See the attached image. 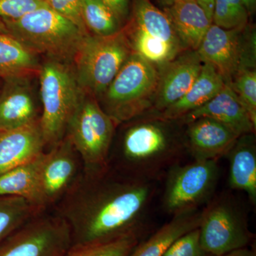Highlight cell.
Wrapping results in <instances>:
<instances>
[{"mask_svg": "<svg viewBox=\"0 0 256 256\" xmlns=\"http://www.w3.org/2000/svg\"><path fill=\"white\" fill-rule=\"evenodd\" d=\"M174 1L175 0H160V2L166 6H169L172 3L174 2Z\"/></svg>", "mask_w": 256, "mask_h": 256, "instance_id": "39", "label": "cell"}, {"mask_svg": "<svg viewBox=\"0 0 256 256\" xmlns=\"http://www.w3.org/2000/svg\"><path fill=\"white\" fill-rule=\"evenodd\" d=\"M2 22L10 35L34 53L67 64L74 62L82 40L87 36L47 5L18 20Z\"/></svg>", "mask_w": 256, "mask_h": 256, "instance_id": "3", "label": "cell"}, {"mask_svg": "<svg viewBox=\"0 0 256 256\" xmlns=\"http://www.w3.org/2000/svg\"><path fill=\"white\" fill-rule=\"evenodd\" d=\"M163 256H216L206 252L200 242V228L190 230L175 240Z\"/></svg>", "mask_w": 256, "mask_h": 256, "instance_id": "31", "label": "cell"}, {"mask_svg": "<svg viewBox=\"0 0 256 256\" xmlns=\"http://www.w3.org/2000/svg\"><path fill=\"white\" fill-rule=\"evenodd\" d=\"M229 162V186L245 192L256 204V141L255 133L240 136L226 156Z\"/></svg>", "mask_w": 256, "mask_h": 256, "instance_id": "19", "label": "cell"}, {"mask_svg": "<svg viewBox=\"0 0 256 256\" xmlns=\"http://www.w3.org/2000/svg\"><path fill=\"white\" fill-rule=\"evenodd\" d=\"M202 210H198L173 215L149 238L142 239L128 256H163L170 246L182 236L198 228Z\"/></svg>", "mask_w": 256, "mask_h": 256, "instance_id": "21", "label": "cell"}, {"mask_svg": "<svg viewBox=\"0 0 256 256\" xmlns=\"http://www.w3.org/2000/svg\"><path fill=\"white\" fill-rule=\"evenodd\" d=\"M38 74L43 106L40 128L45 144L53 146L66 136L84 92L70 64L48 60Z\"/></svg>", "mask_w": 256, "mask_h": 256, "instance_id": "4", "label": "cell"}, {"mask_svg": "<svg viewBox=\"0 0 256 256\" xmlns=\"http://www.w3.org/2000/svg\"><path fill=\"white\" fill-rule=\"evenodd\" d=\"M132 53L127 32L84 37L74 62V73L84 92L100 98Z\"/></svg>", "mask_w": 256, "mask_h": 256, "instance_id": "7", "label": "cell"}, {"mask_svg": "<svg viewBox=\"0 0 256 256\" xmlns=\"http://www.w3.org/2000/svg\"><path fill=\"white\" fill-rule=\"evenodd\" d=\"M43 210L21 197L0 196V242Z\"/></svg>", "mask_w": 256, "mask_h": 256, "instance_id": "26", "label": "cell"}, {"mask_svg": "<svg viewBox=\"0 0 256 256\" xmlns=\"http://www.w3.org/2000/svg\"><path fill=\"white\" fill-rule=\"evenodd\" d=\"M47 6L66 18L84 34H90L82 16V0H43Z\"/></svg>", "mask_w": 256, "mask_h": 256, "instance_id": "32", "label": "cell"}, {"mask_svg": "<svg viewBox=\"0 0 256 256\" xmlns=\"http://www.w3.org/2000/svg\"><path fill=\"white\" fill-rule=\"evenodd\" d=\"M248 16L242 0H215L212 24L225 30L244 28Z\"/></svg>", "mask_w": 256, "mask_h": 256, "instance_id": "29", "label": "cell"}, {"mask_svg": "<svg viewBox=\"0 0 256 256\" xmlns=\"http://www.w3.org/2000/svg\"><path fill=\"white\" fill-rule=\"evenodd\" d=\"M164 12L184 50H198L212 22L196 0H175Z\"/></svg>", "mask_w": 256, "mask_h": 256, "instance_id": "18", "label": "cell"}, {"mask_svg": "<svg viewBox=\"0 0 256 256\" xmlns=\"http://www.w3.org/2000/svg\"><path fill=\"white\" fill-rule=\"evenodd\" d=\"M0 33L8 34H10L8 28H6L4 24L2 22L1 20H0Z\"/></svg>", "mask_w": 256, "mask_h": 256, "instance_id": "38", "label": "cell"}, {"mask_svg": "<svg viewBox=\"0 0 256 256\" xmlns=\"http://www.w3.org/2000/svg\"><path fill=\"white\" fill-rule=\"evenodd\" d=\"M108 170L89 178V186L63 210L62 216L72 229L73 244L109 242L146 232L156 181L128 175L107 178Z\"/></svg>", "mask_w": 256, "mask_h": 256, "instance_id": "1", "label": "cell"}, {"mask_svg": "<svg viewBox=\"0 0 256 256\" xmlns=\"http://www.w3.org/2000/svg\"><path fill=\"white\" fill-rule=\"evenodd\" d=\"M200 118H208L228 126L239 136L255 133L252 124L238 96L226 84L220 92L196 110L186 114L180 121L186 124Z\"/></svg>", "mask_w": 256, "mask_h": 256, "instance_id": "17", "label": "cell"}, {"mask_svg": "<svg viewBox=\"0 0 256 256\" xmlns=\"http://www.w3.org/2000/svg\"><path fill=\"white\" fill-rule=\"evenodd\" d=\"M242 1L248 14H252L255 12L256 0H242Z\"/></svg>", "mask_w": 256, "mask_h": 256, "instance_id": "37", "label": "cell"}, {"mask_svg": "<svg viewBox=\"0 0 256 256\" xmlns=\"http://www.w3.org/2000/svg\"><path fill=\"white\" fill-rule=\"evenodd\" d=\"M186 126L185 146L194 160L218 161L240 137L232 128L208 118H200Z\"/></svg>", "mask_w": 256, "mask_h": 256, "instance_id": "14", "label": "cell"}, {"mask_svg": "<svg viewBox=\"0 0 256 256\" xmlns=\"http://www.w3.org/2000/svg\"><path fill=\"white\" fill-rule=\"evenodd\" d=\"M30 78L4 79L0 92V130L16 129L38 120Z\"/></svg>", "mask_w": 256, "mask_h": 256, "instance_id": "16", "label": "cell"}, {"mask_svg": "<svg viewBox=\"0 0 256 256\" xmlns=\"http://www.w3.org/2000/svg\"><path fill=\"white\" fill-rule=\"evenodd\" d=\"M72 244L66 220L41 213L0 242V256H64Z\"/></svg>", "mask_w": 256, "mask_h": 256, "instance_id": "11", "label": "cell"}, {"mask_svg": "<svg viewBox=\"0 0 256 256\" xmlns=\"http://www.w3.org/2000/svg\"><path fill=\"white\" fill-rule=\"evenodd\" d=\"M128 38L132 52L160 68L174 60L180 52L183 50L172 44L152 36L134 24Z\"/></svg>", "mask_w": 256, "mask_h": 256, "instance_id": "25", "label": "cell"}, {"mask_svg": "<svg viewBox=\"0 0 256 256\" xmlns=\"http://www.w3.org/2000/svg\"><path fill=\"white\" fill-rule=\"evenodd\" d=\"M173 121L156 116L126 130L121 156L128 176L158 181L181 162L186 146L172 128Z\"/></svg>", "mask_w": 256, "mask_h": 256, "instance_id": "2", "label": "cell"}, {"mask_svg": "<svg viewBox=\"0 0 256 256\" xmlns=\"http://www.w3.org/2000/svg\"><path fill=\"white\" fill-rule=\"evenodd\" d=\"M42 154L30 162L0 175V196L21 197L44 210L40 185Z\"/></svg>", "mask_w": 256, "mask_h": 256, "instance_id": "22", "label": "cell"}, {"mask_svg": "<svg viewBox=\"0 0 256 256\" xmlns=\"http://www.w3.org/2000/svg\"><path fill=\"white\" fill-rule=\"evenodd\" d=\"M220 256H256V252L254 248L248 246L234 250Z\"/></svg>", "mask_w": 256, "mask_h": 256, "instance_id": "36", "label": "cell"}, {"mask_svg": "<svg viewBox=\"0 0 256 256\" xmlns=\"http://www.w3.org/2000/svg\"><path fill=\"white\" fill-rule=\"evenodd\" d=\"M160 79V70L132 52L104 95L106 114L116 124L137 118L152 108Z\"/></svg>", "mask_w": 256, "mask_h": 256, "instance_id": "5", "label": "cell"}, {"mask_svg": "<svg viewBox=\"0 0 256 256\" xmlns=\"http://www.w3.org/2000/svg\"><path fill=\"white\" fill-rule=\"evenodd\" d=\"M45 146L40 119L16 129L0 130V175L36 159Z\"/></svg>", "mask_w": 256, "mask_h": 256, "instance_id": "15", "label": "cell"}, {"mask_svg": "<svg viewBox=\"0 0 256 256\" xmlns=\"http://www.w3.org/2000/svg\"><path fill=\"white\" fill-rule=\"evenodd\" d=\"M142 236L132 234L109 242L73 244L64 256H128Z\"/></svg>", "mask_w": 256, "mask_h": 256, "instance_id": "28", "label": "cell"}, {"mask_svg": "<svg viewBox=\"0 0 256 256\" xmlns=\"http://www.w3.org/2000/svg\"><path fill=\"white\" fill-rule=\"evenodd\" d=\"M196 52L202 62L212 64L229 84L240 70L256 68L255 28L225 30L212 24Z\"/></svg>", "mask_w": 256, "mask_h": 256, "instance_id": "10", "label": "cell"}, {"mask_svg": "<svg viewBox=\"0 0 256 256\" xmlns=\"http://www.w3.org/2000/svg\"><path fill=\"white\" fill-rule=\"evenodd\" d=\"M160 68V79L153 104L159 114L183 97L200 75L203 62L196 50H188Z\"/></svg>", "mask_w": 256, "mask_h": 256, "instance_id": "13", "label": "cell"}, {"mask_svg": "<svg viewBox=\"0 0 256 256\" xmlns=\"http://www.w3.org/2000/svg\"><path fill=\"white\" fill-rule=\"evenodd\" d=\"M133 24L152 36L184 48L165 12L156 8L150 0H134Z\"/></svg>", "mask_w": 256, "mask_h": 256, "instance_id": "24", "label": "cell"}, {"mask_svg": "<svg viewBox=\"0 0 256 256\" xmlns=\"http://www.w3.org/2000/svg\"><path fill=\"white\" fill-rule=\"evenodd\" d=\"M116 124L95 97L84 94L69 122L66 137L82 158L88 178L108 169Z\"/></svg>", "mask_w": 256, "mask_h": 256, "instance_id": "6", "label": "cell"}, {"mask_svg": "<svg viewBox=\"0 0 256 256\" xmlns=\"http://www.w3.org/2000/svg\"><path fill=\"white\" fill-rule=\"evenodd\" d=\"M75 150L65 137L42 156L40 170V195L45 208L68 191L78 170Z\"/></svg>", "mask_w": 256, "mask_h": 256, "instance_id": "12", "label": "cell"}, {"mask_svg": "<svg viewBox=\"0 0 256 256\" xmlns=\"http://www.w3.org/2000/svg\"><path fill=\"white\" fill-rule=\"evenodd\" d=\"M198 228L202 247L216 256L248 247L254 239L242 208L225 194L212 197L202 210Z\"/></svg>", "mask_w": 256, "mask_h": 256, "instance_id": "8", "label": "cell"}, {"mask_svg": "<svg viewBox=\"0 0 256 256\" xmlns=\"http://www.w3.org/2000/svg\"><path fill=\"white\" fill-rule=\"evenodd\" d=\"M223 77L212 65L203 63L201 72L182 98L156 116L170 120H180L186 114L204 105L225 86Z\"/></svg>", "mask_w": 256, "mask_h": 256, "instance_id": "20", "label": "cell"}, {"mask_svg": "<svg viewBox=\"0 0 256 256\" xmlns=\"http://www.w3.org/2000/svg\"><path fill=\"white\" fill-rule=\"evenodd\" d=\"M238 96L242 106L256 126V68L244 69L239 72L228 84Z\"/></svg>", "mask_w": 256, "mask_h": 256, "instance_id": "30", "label": "cell"}, {"mask_svg": "<svg viewBox=\"0 0 256 256\" xmlns=\"http://www.w3.org/2000/svg\"><path fill=\"white\" fill-rule=\"evenodd\" d=\"M82 16L90 34L114 35L122 30V22L100 0H82Z\"/></svg>", "mask_w": 256, "mask_h": 256, "instance_id": "27", "label": "cell"}, {"mask_svg": "<svg viewBox=\"0 0 256 256\" xmlns=\"http://www.w3.org/2000/svg\"><path fill=\"white\" fill-rule=\"evenodd\" d=\"M40 66L36 54L12 35L0 33V78L30 77Z\"/></svg>", "mask_w": 256, "mask_h": 256, "instance_id": "23", "label": "cell"}, {"mask_svg": "<svg viewBox=\"0 0 256 256\" xmlns=\"http://www.w3.org/2000/svg\"><path fill=\"white\" fill-rule=\"evenodd\" d=\"M44 6L43 0H0V20H18Z\"/></svg>", "mask_w": 256, "mask_h": 256, "instance_id": "33", "label": "cell"}, {"mask_svg": "<svg viewBox=\"0 0 256 256\" xmlns=\"http://www.w3.org/2000/svg\"><path fill=\"white\" fill-rule=\"evenodd\" d=\"M116 14L122 23L129 14L130 0H100Z\"/></svg>", "mask_w": 256, "mask_h": 256, "instance_id": "34", "label": "cell"}, {"mask_svg": "<svg viewBox=\"0 0 256 256\" xmlns=\"http://www.w3.org/2000/svg\"><path fill=\"white\" fill-rule=\"evenodd\" d=\"M198 4L201 6L212 22L213 18L214 8L215 0H196Z\"/></svg>", "mask_w": 256, "mask_h": 256, "instance_id": "35", "label": "cell"}, {"mask_svg": "<svg viewBox=\"0 0 256 256\" xmlns=\"http://www.w3.org/2000/svg\"><path fill=\"white\" fill-rule=\"evenodd\" d=\"M162 206L172 215L198 210L214 196L218 178V161L178 163L166 173Z\"/></svg>", "mask_w": 256, "mask_h": 256, "instance_id": "9", "label": "cell"}]
</instances>
